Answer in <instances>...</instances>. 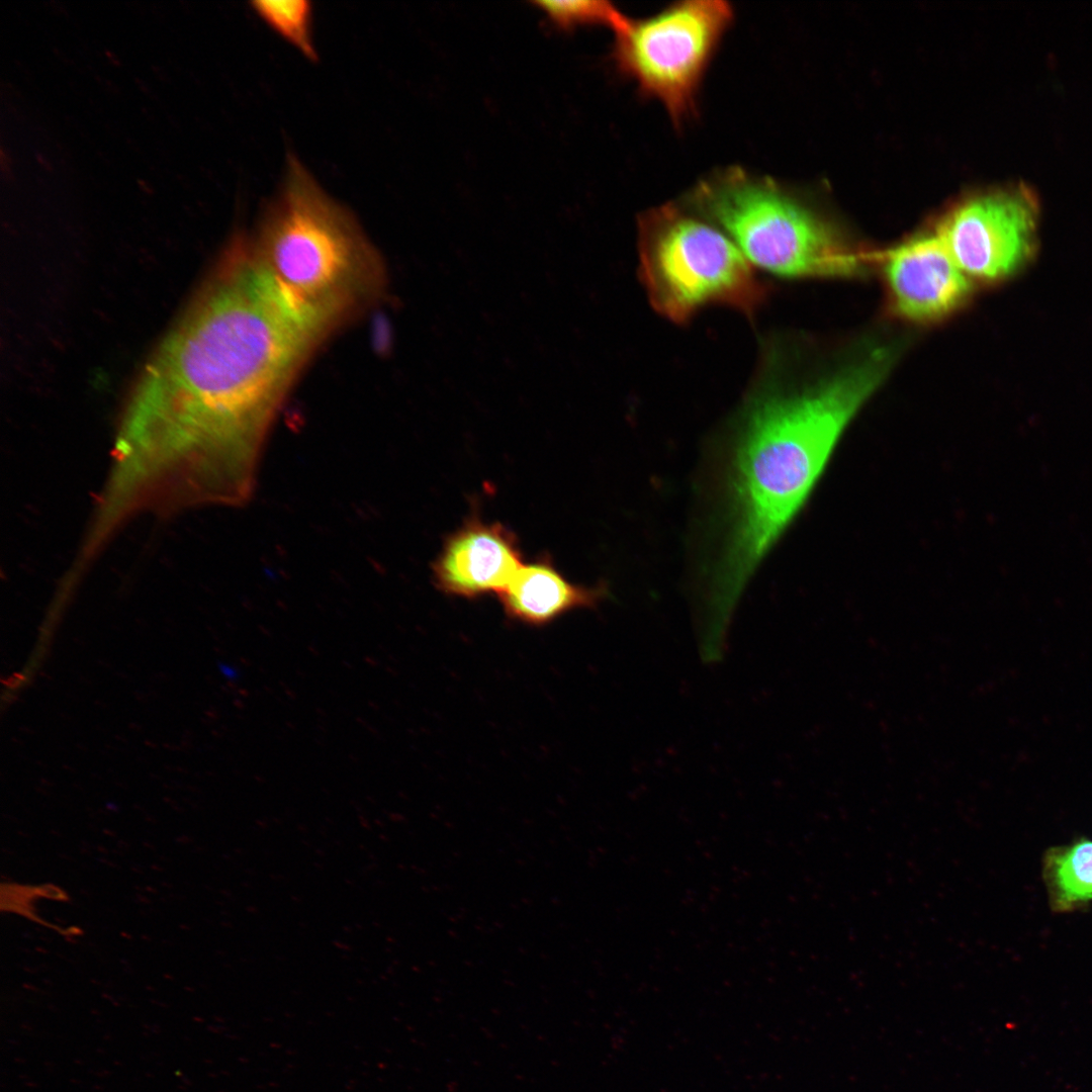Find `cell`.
I'll return each instance as SVG.
<instances>
[{
	"mask_svg": "<svg viewBox=\"0 0 1092 1092\" xmlns=\"http://www.w3.org/2000/svg\"><path fill=\"white\" fill-rule=\"evenodd\" d=\"M325 339L235 240L129 394L110 491L155 513L247 500L267 433Z\"/></svg>",
	"mask_w": 1092,
	"mask_h": 1092,
	"instance_id": "obj_1",
	"label": "cell"
},
{
	"mask_svg": "<svg viewBox=\"0 0 1092 1092\" xmlns=\"http://www.w3.org/2000/svg\"><path fill=\"white\" fill-rule=\"evenodd\" d=\"M887 373L861 355L798 392L749 404L729 469V534L710 611L730 619L749 578L802 509L834 447Z\"/></svg>",
	"mask_w": 1092,
	"mask_h": 1092,
	"instance_id": "obj_2",
	"label": "cell"
},
{
	"mask_svg": "<svg viewBox=\"0 0 1092 1092\" xmlns=\"http://www.w3.org/2000/svg\"><path fill=\"white\" fill-rule=\"evenodd\" d=\"M249 245L283 300L326 338L372 307L386 286L383 260L354 215L293 155Z\"/></svg>",
	"mask_w": 1092,
	"mask_h": 1092,
	"instance_id": "obj_3",
	"label": "cell"
},
{
	"mask_svg": "<svg viewBox=\"0 0 1092 1092\" xmlns=\"http://www.w3.org/2000/svg\"><path fill=\"white\" fill-rule=\"evenodd\" d=\"M689 199L749 262L780 276L857 275L875 257L847 246L776 182L736 167L702 180Z\"/></svg>",
	"mask_w": 1092,
	"mask_h": 1092,
	"instance_id": "obj_4",
	"label": "cell"
},
{
	"mask_svg": "<svg viewBox=\"0 0 1092 1092\" xmlns=\"http://www.w3.org/2000/svg\"><path fill=\"white\" fill-rule=\"evenodd\" d=\"M639 276L651 305L677 324L709 304L751 315L766 288L733 240L675 204L644 212L638 224Z\"/></svg>",
	"mask_w": 1092,
	"mask_h": 1092,
	"instance_id": "obj_5",
	"label": "cell"
},
{
	"mask_svg": "<svg viewBox=\"0 0 1092 1092\" xmlns=\"http://www.w3.org/2000/svg\"><path fill=\"white\" fill-rule=\"evenodd\" d=\"M720 0L670 4L615 31L612 57L639 91L658 100L679 125L696 111L704 75L733 20Z\"/></svg>",
	"mask_w": 1092,
	"mask_h": 1092,
	"instance_id": "obj_6",
	"label": "cell"
},
{
	"mask_svg": "<svg viewBox=\"0 0 1092 1092\" xmlns=\"http://www.w3.org/2000/svg\"><path fill=\"white\" fill-rule=\"evenodd\" d=\"M1038 210L1033 191L1018 185L963 202L942 218L935 235L973 283L999 282L1031 259Z\"/></svg>",
	"mask_w": 1092,
	"mask_h": 1092,
	"instance_id": "obj_7",
	"label": "cell"
},
{
	"mask_svg": "<svg viewBox=\"0 0 1092 1092\" xmlns=\"http://www.w3.org/2000/svg\"><path fill=\"white\" fill-rule=\"evenodd\" d=\"M894 313L917 324L935 323L970 299L974 283L958 267L938 237H914L877 254Z\"/></svg>",
	"mask_w": 1092,
	"mask_h": 1092,
	"instance_id": "obj_8",
	"label": "cell"
},
{
	"mask_svg": "<svg viewBox=\"0 0 1092 1092\" xmlns=\"http://www.w3.org/2000/svg\"><path fill=\"white\" fill-rule=\"evenodd\" d=\"M522 565L517 540L508 529L474 519L447 539L434 577L441 590L474 598L499 594Z\"/></svg>",
	"mask_w": 1092,
	"mask_h": 1092,
	"instance_id": "obj_9",
	"label": "cell"
},
{
	"mask_svg": "<svg viewBox=\"0 0 1092 1092\" xmlns=\"http://www.w3.org/2000/svg\"><path fill=\"white\" fill-rule=\"evenodd\" d=\"M604 590L573 584L549 561L538 560L522 565L498 597L511 618L543 625L570 610L597 605Z\"/></svg>",
	"mask_w": 1092,
	"mask_h": 1092,
	"instance_id": "obj_10",
	"label": "cell"
},
{
	"mask_svg": "<svg viewBox=\"0 0 1092 1092\" xmlns=\"http://www.w3.org/2000/svg\"><path fill=\"white\" fill-rule=\"evenodd\" d=\"M1043 879L1055 911L1092 901V840L1051 848L1043 858Z\"/></svg>",
	"mask_w": 1092,
	"mask_h": 1092,
	"instance_id": "obj_11",
	"label": "cell"
},
{
	"mask_svg": "<svg viewBox=\"0 0 1092 1092\" xmlns=\"http://www.w3.org/2000/svg\"><path fill=\"white\" fill-rule=\"evenodd\" d=\"M253 10L277 33L298 49L307 59L317 54L311 38V4L306 0H257Z\"/></svg>",
	"mask_w": 1092,
	"mask_h": 1092,
	"instance_id": "obj_12",
	"label": "cell"
},
{
	"mask_svg": "<svg viewBox=\"0 0 1092 1092\" xmlns=\"http://www.w3.org/2000/svg\"><path fill=\"white\" fill-rule=\"evenodd\" d=\"M558 27L569 29L583 24H605L617 31L629 18L607 1L558 0L536 1Z\"/></svg>",
	"mask_w": 1092,
	"mask_h": 1092,
	"instance_id": "obj_13",
	"label": "cell"
}]
</instances>
